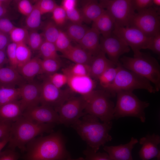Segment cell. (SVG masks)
Here are the masks:
<instances>
[{
	"label": "cell",
	"mask_w": 160,
	"mask_h": 160,
	"mask_svg": "<svg viewBox=\"0 0 160 160\" xmlns=\"http://www.w3.org/2000/svg\"><path fill=\"white\" fill-rule=\"evenodd\" d=\"M60 130L36 137L26 145L25 160H72Z\"/></svg>",
	"instance_id": "obj_1"
},
{
	"label": "cell",
	"mask_w": 160,
	"mask_h": 160,
	"mask_svg": "<svg viewBox=\"0 0 160 160\" xmlns=\"http://www.w3.org/2000/svg\"><path fill=\"white\" fill-rule=\"evenodd\" d=\"M112 122L101 123L97 117L86 114L71 127L77 132L87 145L95 152H97L101 146H104L112 138L109 132Z\"/></svg>",
	"instance_id": "obj_2"
},
{
	"label": "cell",
	"mask_w": 160,
	"mask_h": 160,
	"mask_svg": "<svg viewBox=\"0 0 160 160\" xmlns=\"http://www.w3.org/2000/svg\"><path fill=\"white\" fill-rule=\"evenodd\" d=\"M55 124L38 123L23 116L12 123L9 134V149L15 150L18 148L26 151V145L39 135L53 132Z\"/></svg>",
	"instance_id": "obj_3"
},
{
	"label": "cell",
	"mask_w": 160,
	"mask_h": 160,
	"mask_svg": "<svg viewBox=\"0 0 160 160\" xmlns=\"http://www.w3.org/2000/svg\"><path fill=\"white\" fill-rule=\"evenodd\" d=\"M119 60L123 67L145 78L154 84L156 92L159 91L160 66L154 57L141 52L133 57L124 56Z\"/></svg>",
	"instance_id": "obj_4"
},
{
	"label": "cell",
	"mask_w": 160,
	"mask_h": 160,
	"mask_svg": "<svg viewBox=\"0 0 160 160\" xmlns=\"http://www.w3.org/2000/svg\"><path fill=\"white\" fill-rule=\"evenodd\" d=\"M137 89H145L151 93L156 92L154 87L148 80L124 68L120 63L114 81L104 90L113 95L121 91L132 92Z\"/></svg>",
	"instance_id": "obj_5"
},
{
	"label": "cell",
	"mask_w": 160,
	"mask_h": 160,
	"mask_svg": "<svg viewBox=\"0 0 160 160\" xmlns=\"http://www.w3.org/2000/svg\"><path fill=\"white\" fill-rule=\"evenodd\" d=\"M116 93L114 118L117 119L127 116L133 117L139 119L142 122H145V109L149 106V103L140 100L132 92L121 91Z\"/></svg>",
	"instance_id": "obj_6"
},
{
	"label": "cell",
	"mask_w": 160,
	"mask_h": 160,
	"mask_svg": "<svg viewBox=\"0 0 160 160\" xmlns=\"http://www.w3.org/2000/svg\"><path fill=\"white\" fill-rule=\"evenodd\" d=\"M111 95L105 90H95L85 99L87 105L84 112L97 117L103 122L111 121L114 119L115 105L110 99Z\"/></svg>",
	"instance_id": "obj_7"
},
{
	"label": "cell",
	"mask_w": 160,
	"mask_h": 160,
	"mask_svg": "<svg viewBox=\"0 0 160 160\" xmlns=\"http://www.w3.org/2000/svg\"><path fill=\"white\" fill-rule=\"evenodd\" d=\"M160 12L152 6L135 13L129 26L137 29L147 36L152 37L160 33Z\"/></svg>",
	"instance_id": "obj_8"
},
{
	"label": "cell",
	"mask_w": 160,
	"mask_h": 160,
	"mask_svg": "<svg viewBox=\"0 0 160 160\" xmlns=\"http://www.w3.org/2000/svg\"><path fill=\"white\" fill-rule=\"evenodd\" d=\"M99 2L114 19L115 25L129 27L135 13L132 0H102Z\"/></svg>",
	"instance_id": "obj_9"
},
{
	"label": "cell",
	"mask_w": 160,
	"mask_h": 160,
	"mask_svg": "<svg viewBox=\"0 0 160 160\" xmlns=\"http://www.w3.org/2000/svg\"><path fill=\"white\" fill-rule=\"evenodd\" d=\"M113 33L131 48L134 56L140 54L141 49H148L152 37L147 36L136 28L120 27L115 25Z\"/></svg>",
	"instance_id": "obj_10"
},
{
	"label": "cell",
	"mask_w": 160,
	"mask_h": 160,
	"mask_svg": "<svg viewBox=\"0 0 160 160\" xmlns=\"http://www.w3.org/2000/svg\"><path fill=\"white\" fill-rule=\"evenodd\" d=\"M87 101L82 96H72L55 110L58 113L60 124L70 126L86 114Z\"/></svg>",
	"instance_id": "obj_11"
},
{
	"label": "cell",
	"mask_w": 160,
	"mask_h": 160,
	"mask_svg": "<svg viewBox=\"0 0 160 160\" xmlns=\"http://www.w3.org/2000/svg\"><path fill=\"white\" fill-rule=\"evenodd\" d=\"M73 93L69 89H62L57 87L45 78L41 84L40 103L55 109L73 96Z\"/></svg>",
	"instance_id": "obj_12"
},
{
	"label": "cell",
	"mask_w": 160,
	"mask_h": 160,
	"mask_svg": "<svg viewBox=\"0 0 160 160\" xmlns=\"http://www.w3.org/2000/svg\"><path fill=\"white\" fill-rule=\"evenodd\" d=\"M100 44L101 50L108 55V59L116 66L120 63L121 56L130 49L123 40L113 33L107 37L100 36Z\"/></svg>",
	"instance_id": "obj_13"
},
{
	"label": "cell",
	"mask_w": 160,
	"mask_h": 160,
	"mask_svg": "<svg viewBox=\"0 0 160 160\" xmlns=\"http://www.w3.org/2000/svg\"><path fill=\"white\" fill-rule=\"evenodd\" d=\"M23 116L38 123L60 124L58 113L51 106L44 105L36 106L25 110Z\"/></svg>",
	"instance_id": "obj_14"
},
{
	"label": "cell",
	"mask_w": 160,
	"mask_h": 160,
	"mask_svg": "<svg viewBox=\"0 0 160 160\" xmlns=\"http://www.w3.org/2000/svg\"><path fill=\"white\" fill-rule=\"evenodd\" d=\"M19 101L23 112L26 109L38 105L40 102L41 84L33 81L24 83L19 87Z\"/></svg>",
	"instance_id": "obj_15"
},
{
	"label": "cell",
	"mask_w": 160,
	"mask_h": 160,
	"mask_svg": "<svg viewBox=\"0 0 160 160\" xmlns=\"http://www.w3.org/2000/svg\"><path fill=\"white\" fill-rule=\"evenodd\" d=\"M66 76L67 84L69 89L73 92L80 95L84 99L95 90L96 81L90 76Z\"/></svg>",
	"instance_id": "obj_16"
},
{
	"label": "cell",
	"mask_w": 160,
	"mask_h": 160,
	"mask_svg": "<svg viewBox=\"0 0 160 160\" xmlns=\"http://www.w3.org/2000/svg\"><path fill=\"white\" fill-rule=\"evenodd\" d=\"M139 143L142 145L139 152L142 160H149L153 158L160 160V151L158 147L160 143L159 135L155 133L147 134L140 139Z\"/></svg>",
	"instance_id": "obj_17"
},
{
	"label": "cell",
	"mask_w": 160,
	"mask_h": 160,
	"mask_svg": "<svg viewBox=\"0 0 160 160\" xmlns=\"http://www.w3.org/2000/svg\"><path fill=\"white\" fill-rule=\"evenodd\" d=\"M138 140L132 137L130 141L124 144L116 146H104L103 149L113 160H133L132 150Z\"/></svg>",
	"instance_id": "obj_18"
},
{
	"label": "cell",
	"mask_w": 160,
	"mask_h": 160,
	"mask_svg": "<svg viewBox=\"0 0 160 160\" xmlns=\"http://www.w3.org/2000/svg\"><path fill=\"white\" fill-rule=\"evenodd\" d=\"M100 34L95 28H89L79 43V45L93 56L100 51Z\"/></svg>",
	"instance_id": "obj_19"
},
{
	"label": "cell",
	"mask_w": 160,
	"mask_h": 160,
	"mask_svg": "<svg viewBox=\"0 0 160 160\" xmlns=\"http://www.w3.org/2000/svg\"><path fill=\"white\" fill-rule=\"evenodd\" d=\"M105 11L102 5L96 0L83 1L80 12L83 22L87 23L93 22Z\"/></svg>",
	"instance_id": "obj_20"
},
{
	"label": "cell",
	"mask_w": 160,
	"mask_h": 160,
	"mask_svg": "<svg viewBox=\"0 0 160 160\" xmlns=\"http://www.w3.org/2000/svg\"><path fill=\"white\" fill-rule=\"evenodd\" d=\"M61 56L73 62L89 65L93 56L81 47L79 45H72L66 50L62 52Z\"/></svg>",
	"instance_id": "obj_21"
},
{
	"label": "cell",
	"mask_w": 160,
	"mask_h": 160,
	"mask_svg": "<svg viewBox=\"0 0 160 160\" xmlns=\"http://www.w3.org/2000/svg\"><path fill=\"white\" fill-rule=\"evenodd\" d=\"M89 65L90 76L95 81L98 80L99 76L108 68L115 65L107 58L105 53L101 50L93 56Z\"/></svg>",
	"instance_id": "obj_22"
},
{
	"label": "cell",
	"mask_w": 160,
	"mask_h": 160,
	"mask_svg": "<svg viewBox=\"0 0 160 160\" xmlns=\"http://www.w3.org/2000/svg\"><path fill=\"white\" fill-rule=\"evenodd\" d=\"M23 112L19 101L0 105V123L13 122L22 116Z\"/></svg>",
	"instance_id": "obj_23"
},
{
	"label": "cell",
	"mask_w": 160,
	"mask_h": 160,
	"mask_svg": "<svg viewBox=\"0 0 160 160\" xmlns=\"http://www.w3.org/2000/svg\"><path fill=\"white\" fill-rule=\"evenodd\" d=\"M92 23V27L97 31L103 37H107L112 34L115 25L114 19L106 10Z\"/></svg>",
	"instance_id": "obj_24"
},
{
	"label": "cell",
	"mask_w": 160,
	"mask_h": 160,
	"mask_svg": "<svg viewBox=\"0 0 160 160\" xmlns=\"http://www.w3.org/2000/svg\"><path fill=\"white\" fill-rule=\"evenodd\" d=\"M41 61L39 57L31 58L17 70L25 80L33 81L36 76L42 73Z\"/></svg>",
	"instance_id": "obj_25"
},
{
	"label": "cell",
	"mask_w": 160,
	"mask_h": 160,
	"mask_svg": "<svg viewBox=\"0 0 160 160\" xmlns=\"http://www.w3.org/2000/svg\"><path fill=\"white\" fill-rule=\"evenodd\" d=\"M25 80L17 69L10 66L0 67V85L15 87L24 83Z\"/></svg>",
	"instance_id": "obj_26"
},
{
	"label": "cell",
	"mask_w": 160,
	"mask_h": 160,
	"mask_svg": "<svg viewBox=\"0 0 160 160\" xmlns=\"http://www.w3.org/2000/svg\"><path fill=\"white\" fill-rule=\"evenodd\" d=\"M20 98L19 88L0 85V105L18 100Z\"/></svg>",
	"instance_id": "obj_27"
},
{
	"label": "cell",
	"mask_w": 160,
	"mask_h": 160,
	"mask_svg": "<svg viewBox=\"0 0 160 160\" xmlns=\"http://www.w3.org/2000/svg\"><path fill=\"white\" fill-rule=\"evenodd\" d=\"M89 28L82 24L71 22L67 25L65 32L71 40L79 43Z\"/></svg>",
	"instance_id": "obj_28"
},
{
	"label": "cell",
	"mask_w": 160,
	"mask_h": 160,
	"mask_svg": "<svg viewBox=\"0 0 160 160\" xmlns=\"http://www.w3.org/2000/svg\"><path fill=\"white\" fill-rule=\"evenodd\" d=\"M41 14L36 2L33 9L25 19L26 28L30 31L37 30L41 25Z\"/></svg>",
	"instance_id": "obj_29"
},
{
	"label": "cell",
	"mask_w": 160,
	"mask_h": 160,
	"mask_svg": "<svg viewBox=\"0 0 160 160\" xmlns=\"http://www.w3.org/2000/svg\"><path fill=\"white\" fill-rule=\"evenodd\" d=\"M120 64V63L116 66L108 67L99 77L97 81L104 89H106L114 81L119 71Z\"/></svg>",
	"instance_id": "obj_30"
},
{
	"label": "cell",
	"mask_w": 160,
	"mask_h": 160,
	"mask_svg": "<svg viewBox=\"0 0 160 160\" xmlns=\"http://www.w3.org/2000/svg\"><path fill=\"white\" fill-rule=\"evenodd\" d=\"M16 55L18 70L31 58V50L26 44H18L16 49Z\"/></svg>",
	"instance_id": "obj_31"
},
{
	"label": "cell",
	"mask_w": 160,
	"mask_h": 160,
	"mask_svg": "<svg viewBox=\"0 0 160 160\" xmlns=\"http://www.w3.org/2000/svg\"><path fill=\"white\" fill-rule=\"evenodd\" d=\"M62 73L66 75L89 76L90 66L87 64L74 63L62 70Z\"/></svg>",
	"instance_id": "obj_32"
},
{
	"label": "cell",
	"mask_w": 160,
	"mask_h": 160,
	"mask_svg": "<svg viewBox=\"0 0 160 160\" xmlns=\"http://www.w3.org/2000/svg\"><path fill=\"white\" fill-rule=\"evenodd\" d=\"M52 20L47 22L41 33L44 40L54 44L59 34L60 29Z\"/></svg>",
	"instance_id": "obj_33"
},
{
	"label": "cell",
	"mask_w": 160,
	"mask_h": 160,
	"mask_svg": "<svg viewBox=\"0 0 160 160\" xmlns=\"http://www.w3.org/2000/svg\"><path fill=\"white\" fill-rule=\"evenodd\" d=\"M39 54L43 59H61L54 43L45 40L43 41L39 49Z\"/></svg>",
	"instance_id": "obj_34"
},
{
	"label": "cell",
	"mask_w": 160,
	"mask_h": 160,
	"mask_svg": "<svg viewBox=\"0 0 160 160\" xmlns=\"http://www.w3.org/2000/svg\"><path fill=\"white\" fill-rule=\"evenodd\" d=\"M42 73L49 75L57 72L62 65L61 59H46L41 60Z\"/></svg>",
	"instance_id": "obj_35"
},
{
	"label": "cell",
	"mask_w": 160,
	"mask_h": 160,
	"mask_svg": "<svg viewBox=\"0 0 160 160\" xmlns=\"http://www.w3.org/2000/svg\"><path fill=\"white\" fill-rule=\"evenodd\" d=\"M29 31L25 28L15 27L9 35L10 40L17 44L24 43L27 44Z\"/></svg>",
	"instance_id": "obj_36"
},
{
	"label": "cell",
	"mask_w": 160,
	"mask_h": 160,
	"mask_svg": "<svg viewBox=\"0 0 160 160\" xmlns=\"http://www.w3.org/2000/svg\"><path fill=\"white\" fill-rule=\"evenodd\" d=\"M44 40L42 34L37 30L30 31L27 44L31 50H38Z\"/></svg>",
	"instance_id": "obj_37"
},
{
	"label": "cell",
	"mask_w": 160,
	"mask_h": 160,
	"mask_svg": "<svg viewBox=\"0 0 160 160\" xmlns=\"http://www.w3.org/2000/svg\"><path fill=\"white\" fill-rule=\"evenodd\" d=\"M71 40L65 31L60 29L59 35L54 43L57 51L62 53L71 45Z\"/></svg>",
	"instance_id": "obj_38"
},
{
	"label": "cell",
	"mask_w": 160,
	"mask_h": 160,
	"mask_svg": "<svg viewBox=\"0 0 160 160\" xmlns=\"http://www.w3.org/2000/svg\"><path fill=\"white\" fill-rule=\"evenodd\" d=\"M52 21L58 26L63 25L68 20L65 10L61 6H58L52 12Z\"/></svg>",
	"instance_id": "obj_39"
},
{
	"label": "cell",
	"mask_w": 160,
	"mask_h": 160,
	"mask_svg": "<svg viewBox=\"0 0 160 160\" xmlns=\"http://www.w3.org/2000/svg\"><path fill=\"white\" fill-rule=\"evenodd\" d=\"M46 78L52 84L59 88L61 89L65 85L67 84V76L63 73L57 72L47 75Z\"/></svg>",
	"instance_id": "obj_40"
},
{
	"label": "cell",
	"mask_w": 160,
	"mask_h": 160,
	"mask_svg": "<svg viewBox=\"0 0 160 160\" xmlns=\"http://www.w3.org/2000/svg\"><path fill=\"white\" fill-rule=\"evenodd\" d=\"M83 153L85 156L84 160H113L107 153L95 152L88 145Z\"/></svg>",
	"instance_id": "obj_41"
},
{
	"label": "cell",
	"mask_w": 160,
	"mask_h": 160,
	"mask_svg": "<svg viewBox=\"0 0 160 160\" xmlns=\"http://www.w3.org/2000/svg\"><path fill=\"white\" fill-rule=\"evenodd\" d=\"M17 46L16 43H10L7 47L6 52L9 66L17 70V64L16 55Z\"/></svg>",
	"instance_id": "obj_42"
},
{
	"label": "cell",
	"mask_w": 160,
	"mask_h": 160,
	"mask_svg": "<svg viewBox=\"0 0 160 160\" xmlns=\"http://www.w3.org/2000/svg\"><path fill=\"white\" fill-rule=\"evenodd\" d=\"M36 3L42 15L52 12L57 6L55 1L52 0H39Z\"/></svg>",
	"instance_id": "obj_43"
},
{
	"label": "cell",
	"mask_w": 160,
	"mask_h": 160,
	"mask_svg": "<svg viewBox=\"0 0 160 160\" xmlns=\"http://www.w3.org/2000/svg\"><path fill=\"white\" fill-rule=\"evenodd\" d=\"M17 7L19 12L26 17L33 10L34 5L29 1L21 0L17 1Z\"/></svg>",
	"instance_id": "obj_44"
},
{
	"label": "cell",
	"mask_w": 160,
	"mask_h": 160,
	"mask_svg": "<svg viewBox=\"0 0 160 160\" xmlns=\"http://www.w3.org/2000/svg\"><path fill=\"white\" fill-rule=\"evenodd\" d=\"M67 19L71 22L82 24L83 19L80 11L76 7L65 11Z\"/></svg>",
	"instance_id": "obj_45"
},
{
	"label": "cell",
	"mask_w": 160,
	"mask_h": 160,
	"mask_svg": "<svg viewBox=\"0 0 160 160\" xmlns=\"http://www.w3.org/2000/svg\"><path fill=\"white\" fill-rule=\"evenodd\" d=\"M15 27L9 19L6 17L0 18V32L9 34Z\"/></svg>",
	"instance_id": "obj_46"
},
{
	"label": "cell",
	"mask_w": 160,
	"mask_h": 160,
	"mask_svg": "<svg viewBox=\"0 0 160 160\" xmlns=\"http://www.w3.org/2000/svg\"><path fill=\"white\" fill-rule=\"evenodd\" d=\"M134 9L137 12L145 10L153 5L152 0H132Z\"/></svg>",
	"instance_id": "obj_47"
},
{
	"label": "cell",
	"mask_w": 160,
	"mask_h": 160,
	"mask_svg": "<svg viewBox=\"0 0 160 160\" xmlns=\"http://www.w3.org/2000/svg\"><path fill=\"white\" fill-rule=\"evenodd\" d=\"M148 49H150L156 54H160V33L151 37Z\"/></svg>",
	"instance_id": "obj_48"
},
{
	"label": "cell",
	"mask_w": 160,
	"mask_h": 160,
	"mask_svg": "<svg viewBox=\"0 0 160 160\" xmlns=\"http://www.w3.org/2000/svg\"><path fill=\"white\" fill-rule=\"evenodd\" d=\"M19 154L15 150L8 149L0 152V160H18Z\"/></svg>",
	"instance_id": "obj_49"
},
{
	"label": "cell",
	"mask_w": 160,
	"mask_h": 160,
	"mask_svg": "<svg viewBox=\"0 0 160 160\" xmlns=\"http://www.w3.org/2000/svg\"><path fill=\"white\" fill-rule=\"evenodd\" d=\"M12 122L0 123V139L9 135Z\"/></svg>",
	"instance_id": "obj_50"
},
{
	"label": "cell",
	"mask_w": 160,
	"mask_h": 160,
	"mask_svg": "<svg viewBox=\"0 0 160 160\" xmlns=\"http://www.w3.org/2000/svg\"><path fill=\"white\" fill-rule=\"evenodd\" d=\"M10 40L8 34L0 32V50H5Z\"/></svg>",
	"instance_id": "obj_51"
},
{
	"label": "cell",
	"mask_w": 160,
	"mask_h": 160,
	"mask_svg": "<svg viewBox=\"0 0 160 160\" xmlns=\"http://www.w3.org/2000/svg\"><path fill=\"white\" fill-rule=\"evenodd\" d=\"M77 3L76 0H63L61 6L66 11L76 7Z\"/></svg>",
	"instance_id": "obj_52"
},
{
	"label": "cell",
	"mask_w": 160,
	"mask_h": 160,
	"mask_svg": "<svg viewBox=\"0 0 160 160\" xmlns=\"http://www.w3.org/2000/svg\"><path fill=\"white\" fill-rule=\"evenodd\" d=\"M9 63L5 50H0V67Z\"/></svg>",
	"instance_id": "obj_53"
},
{
	"label": "cell",
	"mask_w": 160,
	"mask_h": 160,
	"mask_svg": "<svg viewBox=\"0 0 160 160\" xmlns=\"http://www.w3.org/2000/svg\"><path fill=\"white\" fill-rule=\"evenodd\" d=\"M9 135L5 137L0 140V152L3 148L8 143Z\"/></svg>",
	"instance_id": "obj_54"
},
{
	"label": "cell",
	"mask_w": 160,
	"mask_h": 160,
	"mask_svg": "<svg viewBox=\"0 0 160 160\" xmlns=\"http://www.w3.org/2000/svg\"><path fill=\"white\" fill-rule=\"evenodd\" d=\"M7 4H0V18L6 14L7 12Z\"/></svg>",
	"instance_id": "obj_55"
},
{
	"label": "cell",
	"mask_w": 160,
	"mask_h": 160,
	"mask_svg": "<svg viewBox=\"0 0 160 160\" xmlns=\"http://www.w3.org/2000/svg\"><path fill=\"white\" fill-rule=\"evenodd\" d=\"M152 6L156 9L160 11V0H152Z\"/></svg>",
	"instance_id": "obj_56"
},
{
	"label": "cell",
	"mask_w": 160,
	"mask_h": 160,
	"mask_svg": "<svg viewBox=\"0 0 160 160\" xmlns=\"http://www.w3.org/2000/svg\"><path fill=\"white\" fill-rule=\"evenodd\" d=\"M8 2V1L0 0V4H7Z\"/></svg>",
	"instance_id": "obj_57"
},
{
	"label": "cell",
	"mask_w": 160,
	"mask_h": 160,
	"mask_svg": "<svg viewBox=\"0 0 160 160\" xmlns=\"http://www.w3.org/2000/svg\"><path fill=\"white\" fill-rule=\"evenodd\" d=\"M72 160H84V159L83 157H80L76 159H72Z\"/></svg>",
	"instance_id": "obj_58"
}]
</instances>
